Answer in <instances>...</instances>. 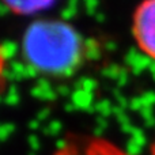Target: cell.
Instances as JSON below:
<instances>
[{
	"mask_svg": "<svg viewBox=\"0 0 155 155\" xmlns=\"http://www.w3.org/2000/svg\"><path fill=\"white\" fill-rule=\"evenodd\" d=\"M22 53L37 72L68 76L83 65L86 40L75 27L60 19H40L29 25L22 38Z\"/></svg>",
	"mask_w": 155,
	"mask_h": 155,
	"instance_id": "cell-1",
	"label": "cell"
},
{
	"mask_svg": "<svg viewBox=\"0 0 155 155\" xmlns=\"http://www.w3.org/2000/svg\"><path fill=\"white\" fill-rule=\"evenodd\" d=\"M131 31L139 51L155 61V0H142L136 5Z\"/></svg>",
	"mask_w": 155,
	"mask_h": 155,
	"instance_id": "cell-2",
	"label": "cell"
},
{
	"mask_svg": "<svg viewBox=\"0 0 155 155\" xmlns=\"http://www.w3.org/2000/svg\"><path fill=\"white\" fill-rule=\"evenodd\" d=\"M52 155H131L104 137L74 135L64 140Z\"/></svg>",
	"mask_w": 155,
	"mask_h": 155,
	"instance_id": "cell-3",
	"label": "cell"
},
{
	"mask_svg": "<svg viewBox=\"0 0 155 155\" xmlns=\"http://www.w3.org/2000/svg\"><path fill=\"white\" fill-rule=\"evenodd\" d=\"M8 10L18 15H30L51 7L54 0H3Z\"/></svg>",
	"mask_w": 155,
	"mask_h": 155,
	"instance_id": "cell-4",
	"label": "cell"
},
{
	"mask_svg": "<svg viewBox=\"0 0 155 155\" xmlns=\"http://www.w3.org/2000/svg\"><path fill=\"white\" fill-rule=\"evenodd\" d=\"M150 155H155V139L151 144V148H150Z\"/></svg>",
	"mask_w": 155,
	"mask_h": 155,
	"instance_id": "cell-5",
	"label": "cell"
}]
</instances>
